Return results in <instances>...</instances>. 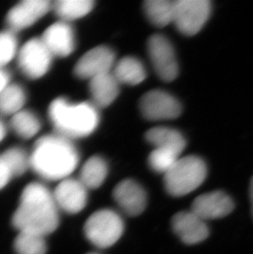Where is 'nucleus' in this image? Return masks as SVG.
I'll return each mask as SVG.
<instances>
[{"instance_id": "obj_1", "label": "nucleus", "mask_w": 253, "mask_h": 254, "mask_svg": "<svg viewBox=\"0 0 253 254\" xmlns=\"http://www.w3.org/2000/svg\"><path fill=\"white\" fill-rule=\"evenodd\" d=\"M59 207L53 192L40 183L29 184L20 197L12 217V226L19 232H31L46 236L60 225Z\"/></svg>"}, {"instance_id": "obj_2", "label": "nucleus", "mask_w": 253, "mask_h": 254, "mask_svg": "<svg viewBox=\"0 0 253 254\" xmlns=\"http://www.w3.org/2000/svg\"><path fill=\"white\" fill-rule=\"evenodd\" d=\"M30 161L31 168L41 178L62 181L76 168L79 155L71 140L57 133L36 141Z\"/></svg>"}, {"instance_id": "obj_3", "label": "nucleus", "mask_w": 253, "mask_h": 254, "mask_svg": "<svg viewBox=\"0 0 253 254\" xmlns=\"http://www.w3.org/2000/svg\"><path fill=\"white\" fill-rule=\"evenodd\" d=\"M49 116L57 133L70 140L89 136L100 121L98 110L93 103H72L63 97L51 104Z\"/></svg>"}, {"instance_id": "obj_4", "label": "nucleus", "mask_w": 253, "mask_h": 254, "mask_svg": "<svg viewBox=\"0 0 253 254\" xmlns=\"http://www.w3.org/2000/svg\"><path fill=\"white\" fill-rule=\"evenodd\" d=\"M207 175L205 161L198 156H189L179 158L166 174L165 188L174 197L189 194L201 186Z\"/></svg>"}, {"instance_id": "obj_5", "label": "nucleus", "mask_w": 253, "mask_h": 254, "mask_svg": "<svg viewBox=\"0 0 253 254\" xmlns=\"http://www.w3.org/2000/svg\"><path fill=\"white\" fill-rule=\"evenodd\" d=\"M125 230L120 215L110 209H102L92 214L86 221L84 233L86 239L97 248L106 249L115 245Z\"/></svg>"}, {"instance_id": "obj_6", "label": "nucleus", "mask_w": 253, "mask_h": 254, "mask_svg": "<svg viewBox=\"0 0 253 254\" xmlns=\"http://www.w3.org/2000/svg\"><path fill=\"white\" fill-rule=\"evenodd\" d=\"M210 11L208 0H176L173 22L181 33L194 36L207 22Z\"/></svg>"}, {"instance_id": "obj_7", "label": "nucleus", "mask_w": 253, "mask_h": 254, "mask_svg": "<svg viewBox=\"0 0 253 254\" xmlns=\"http://www.w3.org/2000/svg\"><path fill=\"white\" fill-rule=\"evenodd\" d=\"M53 55L41 39L27 41L17 54L20 69L31 79H38L48 72Z\"/></svg>"}, {"instance_id": "obj_8", "label": "nucleus", "mask_w": 253, "mask_h": 254, "mask_svg": "<svg viewBox=\"0 0 253 254\" xmlns=\"http://www.w3.org/2000/svg\"><path fill=\"white\" fill-rule=\"evenodd\" d=\"M149 56L160 79L171 82L177 77L179 65L172 44L162 35H154L147 43Z\"/></svg>"}, {"instance_id": "obj_9", "label": "nucleus", "mask_w": 253, "mask_h": 254, "mask_svg": "<svg viewBox=\"0 0 253 254\" xmlns=\"http://www.w3.org/2000/svg\"><path fill=\"white\" fill-rule=\"evenodd\" d=\"M140 110L146 120H173L182 112L181 105L175 96L161 90L148 91L141 97Z\"/></svg>"}, {"instance_id": "obj_10", "label": "nucleus", "mask_w": 253, "mask_h": 254, "mask_svg": "<svg viewBox=\"0 0 253 254\" xmlns=\"http://www.w3.org/2000/svg\"><path fill=\"white\" fill-rule=\"evenodd\" d=\"M115 62V53L111 49L98 46L86 52L77 61L74 67L75 75L82 79L91 80L110 72Z\"/></svg>"}, {"instance_id": "obj_11", "label": "nucleus", "mask_w": 253, "mask_h": 254, "mask_svg": "<svg viewBox=\"0 0 253 254\" xmlns=\"http://www.w3.org/2000/svg\"><path fill=\"white\" fill-rule=\"evenodd\" d=\"M51 7L48 0H24L9 10L6 22L11 31H21L35 24Z\"/></svg>"}, {"instance_id": "obj_12", "label": "nucleus", "mask_w": 253, "mask_h": 254, "mask_svg": "<svg viewBox=\"0 0 253 254\" xmlns=\"http://www.w3.org/2000/svg\"><path fill=\"white\" fill-rule=\"evenodd\" d=\"M234 202L223 191L207 192L199 196L191 204V211L204 221L223 218L234 211Z\"/></svg>"}, {"instance_id": "obj_13", "label": "nucleus", "mask_w": 253, "mask_h": 254, "mask_svg": "<svg viewBox=\"0 0 253 254\" xmlns=\"http://www.w3.org/2000/svg\"><path fill=\"white\" fill-rule=\"evenodd\" d=\"M53 195L59 209L67 213H78L87 202V189L80 180L74 179L62 180Z\"/></svg>"}, {"instance_id": "obj_14", "label": "nucleus", "mask_w": 253, "mask_h": 254, "mask_svg": "<svg viewBox=\"0 0 253 254\" xmlns=\"http://www.w3.org/2000/svg\"><path fill=\"white\" fill-rule=\"evenodd\" d=\"M113 197L118 206L130 216H139L147 204L146 191L135 180H123L115 188Z\"/></svg>"}, {"instance_id": "obj_15", "label": "nucleus", "mask_w": 253, "mask_h": 254, "mask_svg": "<svg viewBox=\"0 0 253 254\" xmlns=\"http://www.w3.org/2000/svg\"><path fill=\"white\" fill-rule=\"evenodd\" d=\"M172 228L179 239L186 245L202 242L209 235L205 221L192 211H180L172 218Z\"/></svg>"}, {"instance_id": "obj_16", "label": "nucleus", "mask_w": 253, "mask_h": 254, "mask_svg": "<svg viewBox=\"0 0 253 254\" xmlns=\"http://www.w3.org/2000/svg\"><path fill=\"white\" fill-rule=\"evenodd\" d=\"M41 39L53 56L66 57L74 51V31L68 22L54 23L46 29Z\"/></svg>"}, {"instance_id": "obj_17", "label": "nucleus", "mask_w": 253, "mask_h": 254, "mask_svg": "<svg viewBox=\"0 0 253 254\" xmlns=\"http://www.w3.org/2000/svg\"><path fill=\"white\" fill-rule=\"evenodd\" d=\"M120 82L111 72L90 80V92L96 107H107L117 98Z\"/></svg>"}, {"instance_id": "obj_18", "label": "nucleus", "mask_w": 253, "mask_h": 254, "mask_svg": "<svg viewBox=\"0 0 253 254\" xmlns=\"http://www.w3.org/2000/svg\"><path fill=\"white\" fill-rule=\"evenodd\" d=\"M146 139L149 143L156 147L167 148L181 155L186 146L184 136L171 127H153L146 133Z\"/></svg>"}, {"instance_id": "obj_19", "label": "nucleus", "mask_w": 253, "mask_h": 254, "mask_svg": "<svg viewBox=\"0 0 253 254\" xmlns=\"http://www.w3.org/2000/svg\"><path fill=\"white\" fill-rule=\"evenodd\" d=\"M113 74L120 83L140 84L146 77L143 64L136 58L126 56L123 58L115 64Z\"/></svg>"}, {"instance_id": "obj_20", "label": "nucleus", "mask_w": 253, "mask_h": 254, "mask_svg": "<svg viewBox=\"0 0 253 254\" xmlns=\"http://www.w3.org/2000/svg\"><path fill=\"white\" fill-rule=\"evenodd\" d=\"M107 175L106 161L101 156H94L84 164L80 173L79 180L87 190H94L102 185Z\"/></svg>"}, {"instance_id": "obj_21", "label": "nucleus", "mask_w": 253, "mask_h": 254, "mask_svg": "<svg viewBox=\"0 0 253 254\" xmlns=\"http://www.w3.org/2000/svg\"><path fill=\"white\" fill-rule=\"evenodd\" d=\"M143 8L149 21L156 27H165L174 21L175 1L147 0Z\"/></svg>"}, {"instance_id": "obj_22", "label": "nucleus", "mask_w": 253, "mask_h": 254, "mask_svg": "<svg viewBox=\"0 0 253 254\" xmlns=\"http://www.w3.org/2000/svg\"><path fill=\"white\" fill-rule=\"evenodd\" d=\"M93 7L92 0H58L52 5L58 17L66 22L83 17Z\"/></svg>"}, {"instance_id": "obj_23", "label": "nucleus", "mask_w": 253, "mask_h": 254, "mask_svg": "<svg viewBox=\"0 0 253 254\" xmlns=\"http://www.w3.org/2000/svg\"><path fill=\"white\" fill-rule=\"evenodd\" d=\"M26 100V92L22 86L7 85L0 92V114L13 116L22 111Z\"/></svg>"}, {"instance_id": "obj_24", "label": "nucleus", "mask_w": 253, "mask_h": 254, "mask_svg": "<svg viewBox=\"0 0 253 254\" xmlns=\"http://www.w3.org/2000/svg\"><path fill=\"white\" fill-rule=\"evenodd\" d=\"M11 126L19 137L29 139L38 133L41 124L35 114L31 111L22 110L12 116Z\"/></svg>"}, {"instance_id": "obj_25", "label": "nucleus", "mask_w": 253, "mask_h": 254, "mask_svg": "<svg viewBox=\"0 0 253 254\" xmlns=\"http://www.w3.org/2000/svg\"><path fill=\"white\" fill-rule=\"evenodd\" d=\"M44 235L36 233H18L13 247L17 254H46L47 245Z\"/></svg>"}, {"instance_id": "obj_26", "label": "nucleus", "mask_w": 253, "mask_h": 254, "mask_svg": "<svg viewBox=\"0 0 253 254\" xmlns=\"http://www.w3.org/2000/svg\"><path fill=\"white\" fill-rule=\"evenodd\" d=\"M13 176H19L31 167L30 156L19 147H11L0 156Z\"/></svg>"}, {"instance_id": "obj_27", "label": "nucleus", "mask_w": 253, "mask_h": 254, "mask_svg": "<svg viewBox=\"0 0 253 254\" xmlns=\"http://www.w3.org/2000/svg\"><path fill=\"white\" fill-rule=\"evenodd\" d=\"M179 156L180 154L176 151L156 147L149 156V165L155 172L162 173L165 175L179 161Z\"/></svg>"}, {"instance_id": "obj_28", "label": "nucleus", "mask_w": 253, "mask_h": 254, "mask_svg": "<svg viewBox=\"0 0 253 254\" xmlns=\"http://www.w3.org/2000/svg\"><path fill=\"white\" fill-rule=\"evenodd\" d=\"M18 54L17 40L14 32L8 31L0 32V68L11 62Z\"/></svg>"}, {"instance_id": "obj_29", "label": "nucleus", "mask_w": 253, "mask_h": 254, "mask_svg": "<svg viewBox=\"0 0 253 254\" xmlns=\"http://www.w3.org/2000/svg\"><path fill=\"white\" fill-rule=\"evenodd\" d=\"M12 178V174L0 157V190L8 184Z\"/></svg>"}, {"instance_id": "obj_30", "label": "nucleus", "mask_w": 253, "mask_h": 254, "mask_svg": "<svg viewBox=\"0 0 253 254\" xmlns=\"http://www.w3.org/2000/svg\"><path fill=\"white\" fill-rule=\"evenodd\" d=\"M8 79H9V77L7 72L3 71L2 68H0V92L2 91V89L4 88L5 86L8 85Z\"/></svg>"}, {"instance_id": "obj_31", "label": "nucleus", "mask_w": 253, "mask_h": 254, "mask_svg": "<svg viewBox=\"0 0 253 254\" xmlns=\"http://www.w3.org/2000/svg\"><path fill=\"white\" fill-rule=\"evenodd\" d=\"M7 133V128L5 126L4 123L0 120V142L4 139L5 136Z\"/></svg>"}, {"instance_id": "obj_32", "label": "nucleus", "mask_w": 253, "mask_h": 254, "mask_svg": "<svg viewBox=\"0 0 253 254\" xmlns=\"http://www.w3.org/2000/svg\"><path fill=\"white\" fill-rule=\"evenodd\" d=\"M249 196H250V200H251L252 205V214L253 216V176L252 178L251 182H250V187H249Z\"/></svg>"}, {"instance_id": "obj_33", "label": "nucleus", "mask_w": 253, "mask_h": 254, "mask_svg": "<svg viewBox=\"0 0 253 254\" xmlns=\"http://www.w3.org/2000/svg\"><path fill=\"white\" fill-rule=\"evenodd\" d=\"M95 254V253H91V254Z\"/></svg>"}]
</instances>
